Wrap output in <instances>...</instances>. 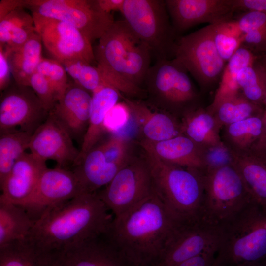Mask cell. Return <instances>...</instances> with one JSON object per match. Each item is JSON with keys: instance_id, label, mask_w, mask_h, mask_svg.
I'll return each mask as SVG.
<instances>
[{"instance_id": "1", "label": "cell", "mask_w": 266, "mask_h": 266, "mask_svg": "<svg viewBox=\"0 0 266 266\" xmlns=\"http://www.w3.org/2000/svg\"><path fill=\"white\" fill-rule=\"evenodd\" d=\"M113 218L96 193H83L45 211L25 240L55 254L107 232Z\"/></svg>"}, {"instance_id": "2", "label": "cell", "mask_w": 266, "mask_h": 266, "mask_svg": "<svg viewBox=\"0 0 266 266\" xmlns=\"http://www.w3.org/2000/svg\"><path fill=\"white\" fill-rule=\"evenodd\" d=\"M178 222L153 189L136 206L114 217L108 233L130 266H152Z\"/></svg>"}, {"instance_id": "3", "label": "cell", "mask_w": 266, "mask_h": 266, "mask_svg": "<svg viewBox=\"0 0 266 266\" xmlns=\"http://www.w3.org/2000/svg\"><path fill=\"white\" fill-rule=\"evenodd\" d=\"M94 52L97 66L108 85L122 93L129 90L130 82L143 88L152 53L125 20L114 21Z\"/></svg>"}, {"instance_id": "4", "label": "cell", "mask_w": 266, "mask_h": 266, "mask_svg": "<svg viewBox=\"0 0 266 266\" xmlns=\"http://www.w3.org/2000/svg\"><path fill=\"white\" fill-rule=\"evenodd\" d=\"M153 189L179 222L200 221L204 194V172L166 162L142 147Z\"/></svg>"}, {"instance_id": "5", "label": "cell", "mask_w": 266, "mask_h": 266, "mask_svg": "<svg viewBox=\"0 0 266 266\" xmlns=\"http://www.w3.org/2000/svg\"><path fill=\"white\" fill-rule=\"evenodd\" d=\"M220 227L217 261L221 266L266 261V209L253 201Z\"/></svg>"}, {"instance_id": "6", "label": "cell", "mask_w": 266, "mask_h": 266, "mask_svg": "<svg viewBox=\"0 0 266 266\" xmlns=\"http://www.w3.org/2000/svg\"><path fill=\"white\" fill-rule=\"evenodd\" d=\"M188 73L174 59L156 60L144 82L150 100L148 103L179 119L200 106V94Z\"/></svg>"}, {"instance_id": "7", "label": "cell", "mask_w": 266, "mask_h": 266, "mask_svg": "<svg viewBox=\"0 0 266 266\" xmlns=\"http://www.w3.org/2000/svg\"><path fill=\"white\" fill-rule=\"evenodd\" d=\"M157 60L172 59L179 37L164 0H125L121 12Z\"/></svg>"}, {"instance_id": "8", "label": "cell", "mask_w": 266, "mask_h": 266, "mask_svg": "<svg viewBox=\"0 0 266 266\" xmlns=\"http://www.w3.org/2000/svg\"><path fill=\"white\" fill-rule=\"evenodd\" d=\"M203 179L201 220L208 224L221 227L254 201L234 165L205 171Z\"/></svg>"}, {"instance_id": "9", "label": "cell", "mask_w": 266, "mask_h": 266, "mask_svg": "<svg viewBox=\"0 0 266 266\" xmlns=\"http://www.w3.org/2000/svg\"><path fill=\"white\" fill-rule=\"evenodd\" d=\"M214 25H208L180 37L174 58L197 82L203 92L220 80L225 62L219 56L214 39Z\"/></svg>"}, {"instance_id": "10", "label": "cell", "mask_w": 266, "mask_h": 266, "mask_svg": "<svg viewBox=\"0 0 266 266\" xmlns=\"http://www.w3.org/2000/svg\"><path fill=\"white\" fill-rule=\"evenodd\" d=\"M23 7L32 13L71 25L91 43L99 40L115 21L111 13L100 9L97 0H24Z\"/></svg>"}, {"instance_id": "11", "label": "cell", "mask_w": 266, "mask_h": 266, "mask_svg": "<svg viewBox=\"0 0 266 266\" xmlns=\"http://www.w3.org/2000/svg\"><path fill=\"white\" fill-rule=\"evenodd\" d=\"M152 191L150 170L144 158L130 159L96 194L114 217H117L136 206Z\"/></svg>"}, {"instance_id": "12", "label": "cell", "mask_w": 266, "mask_h": 266, "mask_svg": "<svg viewBox=\"0 0 266 266\" xmlns=\"http://www.w3.org/2000/svg\"><path fill=\"white\" fill-rule=\"evenodd\" d=\"M220 236V227L202 220L178 222L152 266H176L209 248L219 245Z\"/></svg>"}, {"instance_id": "13", "label": "cell", "mask_w": 266, "mask_h": 266, "mask_svg": "<svg viewBox=\"0 0 266 266\" xmlns=\"http://www.w3.org/2000/svg\"><path fill=\"white\" fill-rule=\"evenodd\" d=\"M32 14L36 32L53 59L60 63L81 60L96 63L92 43L78 29L63 21Z\"/></svg>"}, {"instance_id": "14", "label": "cell", "mask_w": 266, "mask_h": 266, "mask_svg": "<svg viewBox=\"0 0 266 266\" xmlns=\"http://www.w3.org/2000/svg\"><path fill=\"white\" fill-rule=\"evenodd\" d=\"M49 113L31 87L14 81L1 92L0 133L17 129L33 133Z\"/></svg>"}, {"instance_id": "15", "label": "cell", "mask_w": 266, "mask_h": 266, "mask_svg": "<svg viewBox=\"0 0 266 266\" xmlns=\"http://www.w3.org/2000/svg\"><path fill=\"white\" fill-rule=\"evenodd\" d=\"M84 193L72 170L46 168L33 193L22 205L34 222L45 211Z\"/></svg>"}, {"instance_id": "16", "label": "cell", "mask_w": 266, "mask_h": 266, "mask_svg": "<svg viewBox=\"0 0 266 266\" xmlns=\"http://www.w3.org/2000/svg\"><path fill=\"white\" fill-rule=\"evenodd\" d=\"M176 33L195 25L218 24L233 19V0H165Z\"/></svg>"}, {"instance_id": "17", "label": "cell", "mask_w": 266, "mask_h": 266, "mask_svg": "<svg viewBox=\"0 0 266 266\" xmlns=\"http://www.w3.org/2000/svg\"><path fill=\"white\" fill-rule=\"evenodd\" d=\"M29 149L39 159L54 160L65 168L73 166L80 153L70 134L50 113L33 133Z\"/></svg>"}, {"instance_id": "18", "label": "cell", "mask_w": 266, "mask_h": 266, "mask_svg": "<svg viewBox=\"0 0 266 266\" xmlns=\"http://www.w3.org/2000/svg\"><path fill=\"white\" fill-rule=\"evenodd\" d=\"M54 255L55 266H130L108 232Z\"/></svg>"}, {"instance_id": "19", "label": "cell", "mask_w": 266, "mask_h": 266, "mask_svg": "<svg viewBox=\"0 0 266 266\" xmlns=\"http://www.w3.org/2000/svg\"><path fill=\"white\" fill-rule=\"evenodd\" d=\"M92 107L88 91L69 81L61 98L49 112L66 129L73 139L81 143L87 130Z\"/></svg>"}, {"instance_id": "20", "label": "cell", "mask_w": 266, "mask_h": 266, "mask_svg": "<svg viewBox=\"0 0 266 266\" xmlns=\"http://www.w3.org/2000/svg\"><path fill=\"white\" fill-rule=\"evenodd\" d=\"M136 121L145 140L159 142L182 134L180 119L173 114L141 100L122 98Z\"/></svg>"}, {"instance_id": "21", "label": "cell", "mask_w": 266, "mask_h": 266, "mask_svg": "<svg viewBox=\"0 0 266 266\" xmlns=\"http://www.w3.org/2000/svg\"><path fill=\"white\" fill-rule=\"evenodd\" d=\"M46 168V161L26 152L0 185V197L18 205H22L33 193Z\"/></svg>"}, {"instance_id": "22", "label": "cell", "mask_w": 266, "mask_h": 266, "mask_svg": "<svg viewBox=\"0 0 266 266\" xmlns=\"http://www.w3.org/2000/svg\"><path fill=\"white\" fill-rule=\"evenodd\" d=\"M126 164L114 162L105 153L101 144H96L73 166L72 170L83 192L95 193L106 186Z\"/></svg>"}, {"instance_id": "23", "label": "cell", "mask_w": 266, "mask_h": 266, "mask_svg": "<svg viewBox=\"0 0 266 266\" xmlns=\"http://www.w3.org/2000/svg\"><path fill=\"white\" fill-rule=\"evenodd\" d=\"M140 144L166 162L202 172L205 170L202 148L183 134L159 142L144 139Z\"/></svg>"}, {"instance_id": "24", "label": "cell", "mask_w": 266, "mask_h": 266, "mask_svg": "<svg viewBox=\"0 0 266 266\" xmlns=\"http://www.w3.org/2000/svg\"><path fill=\"white\" fill-rule=\"evenodd\" d=\"M122 96L119 91L110 86H102L92 93L88 126L81 143L78 160L74 166L97 144L105 130V122L108 113Z\"/></svg>"}, {"instance_id": "25", "label": "cell", "mask_w": 266, "mask_h": 266, "mask_svg": "<svg viewBox=\"0 0 266 266\" xmlns=\"http://www.w3.org/2000/svg\"><path fill=\"white\" fill-rule=\"evenodd\" d=\"M182 134L201 148L222 141L221 129L214 116L201 106L187 111L180 118Z\"/></svg>"}, {"instance_id": "26", "label": "cell", "mask_w": 266, "mask_h": 266, "mask_svg": "<svg viewBox=\"0 0 266 266\" xmlns=\"http://www.w3.org/2000/svg\"><path fill=\"white\" fill-rule=\"evenodd\" d=\"M19 7L0 20V46L6 52L24 45L36 30L32 14Z\"/></svg>"}, {"instance_id": "27", "label": "cell", "mask_w": 266, "mask_h": 266, "mask_svg": "<svg viewBox=\"0 0 266 266\" xmlns=\"http://www.w3.org/2000/svg\"><path fill=\"white\" fill-rule=\"evenodd\" d=\"M33 223L24 208L0 197V248L24 240Z\"/></svg>"}, {"instance_id": "28", "label": "cell", "mask_w": 266, "mask_h": 266, "mask_svg": "<svg viewBox=\"0 0 266 266\" xmlns=\"http://www.w3.org/2000/svg\"><path fill=\"white\" fill-rule=\"evenodd\" d=\"M42 40L36 33L19 48L6 52L14 81L29 86L30 78L36 71L42 57Z\"/></svg>"}, {"instance_id": "29", "label": "cell", "mask_w": 266, "mask_h": 266, "mask_svg": "<svg viewBox=\"0 0 266 266\" xmlns=\"http://www.w3.org/2000/svg\"><path fill=\"white\" fill-rule=\"evenodd\" d=\"M258 57L242 45L235 51L225 66L212 102L206 108L209 112L223 100L241 92L237 82V75L242 68L253 66Z\"/></svg>"}, {"instance_id": "30", "label": "cell", "mask_w": 266, "mask_h": 266, "mask_svg": "<svg viewBox=\"0 0 266 266\" xmlns=\"http://www.w3.org/2000/svg\"><path fill=\"white\" fill-rule=\"evenodd\" d=\"M233 153L234 165L241 175L252 199L266 209V165L249 153Z\"/></svg>"}, {"instance_id": "31", "label": "cell", "mask_w": 266, "mask_h": 266, "mask_svg": "<svg viewBox=\"0 0 266 266\" xmlns=\"http://www.w3.org/2000/svg\"><path fill=\"white\" fill-rule=\"evenodd\" d=\"M263 115V113L224 127L222 140L236 154L248 153L261 134Z\"/></svg>"}, {"instance_id": "32", "label": "cell", "mask_w": 266, "mask_h": 266, "mask_svg": "<svg viewBox=\"0 0 266 266\" xmlns=\"http://www.w3.org/2000/svg\"><path fill=\"white\" fill-rule=\"evenodd\" d=\"M0 266H55V258L24 239L0 248Z\"/></svg>"}, {"instance_id": "33", "label": "cell", "mask_w": 266, "mask_h": 266, "mask_svg": "<svg viewBox=\"0 0 266 266\" xmlns=\"http://www.w3.org/2000/svg\"><path fill=\"white\" fill-rule=\"evenodd\" d=\"M32 134L17 129L0 133V185L29 149Z\"/></svg>"}, {"instance_id": "34", "label": "cell", "mask_w": 266, "mask_h": 266, "mask_svg": "<svg viewBox=\"0 0 266 266\" xmlns=\"http://www.w3.org/2000/svg\"><path fill=\"white\" fill-rule=\"evenodd\" d=\"M265 108L247 99L241 92L221 101L211 112L222 129L263 113Z\"/></svg>"}, {"instance_id": "35", "label": "cell", "mask_w": 266, "mask_h": 266, "mask_svg": "<svg viewBox=\"0 0 266 266\" xmlns=\"http://www.w3.org/2000/svg\"><path fill=\"white\" fill-rule=\"evenodd\" d=\"M244 34L233 19L214 25L213 39L221 58L229 61L242 45Z\"/></svg>"}, {"instance_id": "36", "label": "cell", "mask_w": 266, "mask_h": 266, "mask_svg": "<svg viewBox=\"0 0 266 266\" xmlns=\"http://www.w3.org/2000/svg\"><path fill=\"white\" fill-rule=\"evenodd\" d=\"M73 81L92 93L103 86H109L104 81L97 67L85 61L71 60L61 63Z\"/></svg>"}, {"instance_id": "37", "label": "cell", "mask_w": 266, "mask_h": 266, "mask_svg": "<svg viewBox=\"0 0 266 266\" xmlns=\"http://www.w3.org/2000/svg\"><path fill=\"white\" fill-rule=\"evenodd\" d=\"M237 82L241 92L250 101L265 107L266 92L254 66H248L238 73Z\"/></svg>"}, {"instance_id": "38", "label": "cell", "mask_w": 266, "mask_h": 266, "mask_svg": "<svg viewBox=\"0 0 266 266\" xmlns=\"http://www.w3.org/2000/svg\"><path fill=\"white\" fill-rule=\"evenodd\" d=\"M36 72L48 82L58 100L64 94L69 82L67 73L63 65L55 59L42 57L37 66Z\"/></svg>"}, {"instance_id": "39", "label": "cell", "mask_w": 266, "mask_h": 266, "mask_svg": "<svg viewBox=\"0 0 266 266\" xmlns=\"http://www.w3.org/2000/svg\"><path fill=\"white\" fill-rule=\"evenodd\" d=\"M201 148L205 166V171L233 165L234 164L233 151L222 140L214 145Z\"/></svg>"}, {"instance_id": "40", "label": "cell", "mask_w": 266, "mask_h": 266, "mask_svg": "<svg viewBox=\"0 0 266 266\" xmlns=\"http://www.w3.org/2000/svg\"><path fill=\"white\" fill-rule=\"evenodd\" d=\"M29 86L33 90L45 109L50 112L54 107L58 100L48 82L35 72L30 78Z\"/></svg>"}, {"instance_id": "41", "label": "cell", "mask_w": 266, "mask_h": 266, "mask_svg": "<svg viewBox=\"0 0 266 266\" xmlns=\"http://www.w3.org/2000/svg\"><path fill=\"white\" fill-rule=\"evenodd\" d=\"M131 114L128 106L124 102H118L108 113L105 122V130L115 132L126 125Z\"/></svg>"}, {"instance_id": "42", "label": "cell", "mask_w": 266, "mask_h": 266, "mask_svg": "<svg viewBox=\"0 0 266 266\" xmlns=\"http://www.w3.org/2000/svg\"><path fill=\"white\" fill-rule=\"evenodd\" d=\"M235 20L240 30L244 34L249 31L266 27V13L245 12Z\"/></svg>"}, {"instance_id": "43", "label": "cell", "mask_w": 266, "mask_h": 266, "mask_svg": "<svg viewBox=\"0 0 266 266\" xmlns=\"http://www.w3.org/2000/svg\"><path fill=\"white\" fill-rule=\"evenodd\" d=\"M219 245L209 248L176 266H213L217 256Z\"/></svg>"}, {"instance_id": "44", "label": "cell", "mask_w": 266, "mask_h": 266, "mask_svg": "<svg viewBox=\"0 0 266 266\" xmlns=\"http://www.w3.org/2000/svg\"><path fill=\"white\" fill-rule=\"evenodd\" d=\"M263 120L261 134L248 152L261 160L266 159V105L263 112Z\"/></svg>"}, {"instance_id": "45", "label": "cell", "mask_w": 266, "mask_h": 266, "mask_svg": "<svg viewBox=\"0 0 266 266\" xmlns=\"http://www.w3.org/2000/svg\"><path fill=\"white\" fill-rule=\"evenodd\" d=\"M235 11H257L266 13V0H233Z\"/></svg>"}, {"instance_id": "46", "label": "cell", "mask_w": 266, "mask_h": 266, "mask_svg": "<svg viewBox=\"0 0 266 266\" xmlns=\"http://www.w3.org/2000/svg\"><path fill=\"white\" fill-rule=\"evenodd\" d=\"M11 73L7 56L0 46V91L2 92L11 84Z\"/></svg>"}, {"instance_id": "47", "label": "cell", "mask_w": 266, "mask_h": 266, "mask_svg": "<svg viewBox=\"0 0 266 266\" xmlns=\"http://www.w3.org/2000/svg\"><path fill=\"white\" fill-rule=\"evenodd\" d=\"M100 9L107 13L111 11L121 12L125 0H97Z\"/></svg>"}, {"instance_id": "48", "label": "cell", "mask_w": 266, "mask_h": 266, "mask_svg": "<svg viewBox=\"0 0 266 266\" xmlns=\"http://www.w3.org/2000/svg\"><path fill=\"white\" fill-rule=\"evenodd\" d=\"M24 0H1L0 1V20L19 7H23Z\"/></svg>"}, {"instance_id": "49", "label": "cell", "mask_w": 266, "mask_h": 266, "mask_svg": "<svg viewBox=\"0 0 266 266\" xmlns=\"http://www.w3.org/2000/svg\"><path fill=\"white\" fill-rule=\"evenodd\" d=\"M266 92V55L258 57L254 65Z\"/></svg>"}, {"instance_id": "50", "label": "cell", "mask_w": 266, "mask_h": 266, "mask_svg": "<svg viewBox=\"0 0 266 266\" xmlns=\"http://www.w3.org/2000/svg\"><path fill=\"white\" fill-rule=\"evenodd\" d=\"M244 266H266V261L260 263L253 264V265H249Z\"/></svg>"}, {"instance_id": "51", "label": "cell", "mask_w": 266, "mask_h": 266, "mask_svg": "<svg viewBox=\"0 0 266 266\" xmlns=\"http://www.w3.org/2000/svg\"><path fill=\"white\" fill-rule=\"evenodd\" d=\"M213 266H221L217 261V260Z\"/></svg>"}, {"instance_id": "52", "label": "cell", "mask_w": 266, "mask_h": 266, "mask_svg": "<svg viewBox=\"0 0 266 266\" xmlns=\"http://www.w3.org/2000/svg\"><path fill=\"white\" fill-rule=\"evenodd\" d=\"M261 160L266 165V159Z\"/></svg>"}]
</instances>
